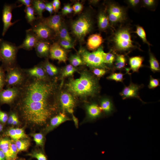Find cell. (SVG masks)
Here are the masks:
<instances>
[{
  "mask_svg": "<svg viewBox=\"0 0 160 160\" xmlns=\"http://www.w3.org/2000/svg\"><path fill=\"white\" fill-rule=\"evenodd\" d=\"M11 140L7 138L0 140V149L4 153L7 160H12L9 151V148Z\"/></svg>",
  "mask_w": 160,
  "mask_h": 160,
  "instance_id": "obj_23",
  "label": "cell"
},
{
  "mask_svg": "<svg viewBox=\"0 0 160 160\" xmlns=\"http://www.w3.org/2000/svg\"><path fill=\"white\" fill-rule=\"evenodd\" d=\"M69 4H67L62 9V13L64 14H66L68 9L70 6Z\"/></svg>",
  "mask_w": 160,
  "mask_h": 160,
  "instance_id": "obj_53",
  "label": "cell"
},
{
  "mask_svg": "<svg viewBox=\"0 0 160 160\" xmlns=\"http://www.w3.org/2000/svg\"><path fill=\"white\" fill-rule=\"evenodd\" d=\"M28 72L31 76L37 78V79L44 80L45 78L44 72L43 69L39 67H35L29 69Z\"/></svg>",
  "mask_w": 160,
  "mask_h": 160,
  "instance_id": "obj_27",
  "label": "cell"
},
{
  "mask_svg": "<svg viewBox=\"0 0 160 160\" xmlns=\"http://www.w3.org/2000/svg\"><path fill=\"white\" fill-rule=\"evenodd\" d=\"M45 9L48 11L50 14L52 13L53 11V7L51 3L46 4Z\"/></svg>",
  "mask_w": 160,
  "mask_h": 160,
  "instance_id": "obj_48",
  "label": "cell"
},
{
  "mask_svg": "<svg viewBox=\"0 0 160 160\" xmlns=\"http://www.w3.org/2000/svg\"><path fill=\"white\" fill-rule=\"evenodd\" d=\"M52 5L53 7V11L55 12H57V5L56 0H54L52 1Z\"/></svg>",
  "mask_w": 160,
  "mask_h": 160,
  "instance_id": "obj_55",
  "label": "cell"
},
{
  "mask_svg": "<svg viewBox=\"0 0 160 160\" xmlns=\"http://www.w3.org/2000/svg\"><path fill=\"white\" fill-rule=\"evenodd\" d=\"M17 51L16 46L8 42L1 39L0 56L6 63L10 64L15 60Z\"/></svg>",
  "mask_w": 160,
  "mask_h": 160,
  "instance_id": "obj_6",
  "label": "cell"
},
{
  "mask_svg": "<svg viewBox=\"0 0 160 160\" xmlns=\"http://www.w3.org/2000/svg\"><path fill=\"white\" fill-rule=\"evenodd\" d=\"M17 91L15 88H9L0 92V101L3 103L11 102L16 97Z\"/></svg>",
  "mask_w": 160,
  "mask_h": 160,
  "instance_id": "obj_16",
  "label": "cell"
},
{
  "mask_svg": "<svg viewBox=\"0 0 160 160\" xmlns=\"http://www.w3.org/2000/svg\"><path fill=\"white\" fill-rule=\"evenodd\" d=\"M103 42V39L99 34H94L90 35L88 38L87 45L88 49L93 50L100 47Z\"/></svg>",
  "mask_w": 160,
  "mask_h": 160,
  "instance_id": "obj_17",
  "label": "cell"
},
{
  "mask_svg": "<svg viewBox=\"0 0 160 160\" xmlns=\"http://www.w3.org/2000/svg\"><path fill=\"white\" fill-rule=\"evenodd\" d=\"M66 86L68 92L75 97L82 99L95 97L100 90L97 79L87 72L82 73L78 78L71 79Z\"/></svg>",
  "mask_w": 160,
  "mask_h": 160,
  "instance_id": "obj_2",
  "label": "cell"
},
{
  "mask_svg": "<svg viewBox=\"0 0 160 160\" xmlns=\"http://www.w3.org/2000/svg\"><path fill=\"white\" fill-rule=\"evenodd\" d=\"M126 62L125 56L122 54L117 55L116 57L113 71L121 70L125 68Z\"/></svg>",
  "mask_w": 160,
  "mask_h": 160,
  "instance_id": "obj_24",
  "label": "cell"
},
{
  "mask_svg": "<svg viewBox=\"0 0 160 160\" xmlns=\"http://www.w3.org/2000/svg\"><path fill=\"white\" fill-rule=\"evenodd\" d=\"M45 68L47 73L50 76L56 75L58 72V70L56 67L49 62L46 63Z\"/></svg>",
  "mask_w": 160,
  "mask_h": 160,
  "instance_id": "obj_36",
  "label": "cell"
},
{
  "mask_svg": "<svg viewBox=\"0 0 160 160\" xmlns=\"http://www.w3.org/2000/svg\"><path fill=\"white\" fill-rule=\"evenodd\" d=\"M27 20L29 23H32L36 19L34 15V9L31 6L26 7L25 9Z\"/></svg>",
  "mask_w": 160,
  "mask_h": 160,
  "instance_id": "obj_31",
  "label": "cell"
},
{
  "mask_svg": "<svg viewBox=\"0 0 160 160\" xmlns=\"http://www.w3.org/2000/svg\"><path fill=\"white\" fill-rule=\"evenodd\" d=\"M27 155L32 158H36L37 160H48L44 153L40 151H34Z\"/></svg>",
  "mask_w": 160,
  "mask_h": 160,
  "instance_id": "obj_32",
  "label": "cell"
},
{
  "mask_svg": "<svg viewBox=\"0 0 160 160\" xmlns=\"http://www.w3.org/2000/svg\"><path fill=\"white\" fill-rule=\"evenodd\" d=\"M4 84V75L3 72L0 69V91L2 89Z\"/></svg>",
  "mask_w": 160,
  "mask_h": 160,
  "instance_id": "obj_47",
  "label": "cell"
},
{
  "mask_svg": "<svg viewBox=\"0 0 160 160\" xmlns=\"http://www.w3.org/2000/svg\"><path fill=\"white\" fill-rule=\"evenodd\" d=\"M127 1L131 6L135 7L139 3L140 1L139 0H129Z\"/></svg>",
  "mask_w": 160,
  "mask_h": 160,
  "instance_id": "obj_52",
  "label": "cell"
},
{
  "mask_svg": "<svg viewBox=\"0 0 160 160\" xmlns=\"http://www.w3.org/2000/svg\"><path fill=\"white\" fill-rule=\"evenodd\" d=\"M28 31H32L34 33L39 39L42 40L50 38L52 36L53 31L42 22L40 23Z\"/></svg>",
  "mask_w": 160,
  "mask_h": 160,
  "instance_id": "obj_9",
  "label": "cell"
},
{
  "mask_svg": "<svg viewBox=\"0 0 160 160\" xmlns=\"http://www.w3.org/2000/svg\"><path fill=\"white\" fill-rule=\"evenodd\" d=\"M73 11L75 13H77L81 11L83 9L82 4L79 2L75 3L72 7Z\"/></svg>",
  "mask_w": 160,
  "mask_h": 160,
  "instance_id": "obj_45",
  "label": "cell"
},
{
  "mask_svg": "<svg viewBox=\"0 0 160 160\" xmlns=\"http://www.w3.org/2000/svg\"><path fill=\"white\" fill-rule=\"evenodd\" d=\"M108 13L109 21L113 25L121 23L125 20V11L116 4H112L109 5Z\"/></svg>",
  "mask_w": 160,
  "mask_h": 160,
  "instance_id": "obj_7",
  "label": "cell"
},
{
  "mask_svg": "<svg viewBox=\"0 0 160 160\" xmlns=\"http://www.w3.org/2000/svg\"><path fill=\"white\" fill-rule=\"evenodd\" d=\"M160 85L158 79L153 78L151 76H150L149 83L148 87L149 89H154Z\"/></svg>",
  "mask_w": 160,
  "mask_h": 160,
  "instance_id": "obj_42",
  "label": "cell"
},
{
  "mask_svg": "<svg viewBox=\"0 0 160 160\" xmlns=\"http://www.w3.org/2000/svg\"><path fill=\"white\" fill-rule=\"evenodd\" d=\"M3 128V127L2 125L0 123V132L2 130Z\"/></svg>",
  "mask_w": 160,
  "mask_h": 160,
  "instance_id": "obj_59",
  "label": "cell"
},
{
  "mask_svg": "<svg viewBox=\"0 0 160 160\" xmlns=\"http://www.w3.org/2000/svg\"><path fill=\"white\" fill-rule=\"evenodd\" d=\"M143 2L145 6L148 7L153 6L155 3V1L154 0H144Z\"/></svg>",
  "mask_w": 160,
  "mask_h": 160,
  "instance_id": "obj_49",
  "label": "cell"
},
{
  "mask_svg": "<svg viewBox=\"0 0 160 160\" xmlns=\"http://www.w3.org/2000/svg\"><path fill=\"white\" fill-rule=\"evenodd\" d=\"M92 22L89 17L84 15L80 16L72 25L74 34L79 39H82L91 30Z\"/></svg>",
  "mask_w": 160,
  "mask_h": 160,
  "instance_id": "obj_5",
  "label": "cell"
},
{
  "mask_svg": "<svg viewBox=\"0 0 160 160\" xmlns=\"http://www.w3.org/2000/svg\"><path fill=\"white\" fill-rule=\"evenodd\" d=\"M102 111L107 114H111L115 111V108L111 100L109 98H105L100 101V106Z\"/></svg>",
  "mask_w": 160,
  "mask_h": 160,
  "instance_id": "obj_21",
  "label": "cell"
},
{
  "mask_svg": "<svg viewBox=\"0 0 160 160\" xmlns=\"http://www.w3.org/2000/svg\"><path fill=\"white\" fill-rule=\"evenodd\" d=\"M56 2L57 5V9L58 10L60 6V2L59 0H56Z\"/></svg>",
  "mask_w": 160,
  "mask_h": 160,
  "instance_id": "obj_57",
  "label": "cell"
},
{
  "mask_svg": "<svg viewBox=\"0 0 160 160\" xmlns=\"http://www.w3.org/2000/svg\"><path fill=\"white\" fill-rule=\"evenodd\" d=\"M8 118L7 114L0 110V121L3 123H5L7 121Z\"/></svg>",
  "mask_w": 160,
  "mask_h": 160,
  "instance_id": "obj_46",
  "label": "cell"
},
{
  "mask_svg": "<svg viewBox=\"0 0 160 160\" xmlns=\"http://www.w3.org/2000/svg\"><path fill=\"white\" fill-rule=\"evenodd\" d=\"M49 43L42 40L39 41L35 47L37 53L39 55L42 56L47 55L49 52Z\"/></svg>",
  "mask_w": 160,
  "mask_h": 160,
  "instance_id": "obj_22",
  "label": "cell"
},
{
  "mask_svg": "<svg viewBox=\"0 0 160 160\" xmlns=\"http://www.w3.org/2000/svg\"><path fill=\"white\" fill-rule=\"evenodd\" d=\"M22 77L20 72L15 69L11 70L7 76V82L9 85H15L22 81Z\"/></svg>",
  "mask_w": 160,
  "mask_h": 160,
  "instance_id": "obj_19",
  "label": "cell"
},
{
  "mask_svg": "<svg viewBox=\"0 0 160 160\" xmlns=\"http://www.w3.org/2000/svg\"><path fill=\"white\" fill-rule=\"evenodd\" d=\"M9 151L12 159L17 158V148L14 141L11 140L10 143Z\"/></svg>",
  "mask_w": 160,
  "mask_h": 160,
  "instance_id": "obj_39",
  "label": "cell"
},
{
  "mask_svg": "<svg viewBox=\"0 0 160 160\" xmlns=\"http://www.w3.org/2000/svg\"><path fill=\"white\" fill-rule=\"evenodd\" d=\"M71 65L73 67H76L82 65L84 63L81 58L79 55H73L70 58Z\"/></svg>",
  "mask_w": 160,
  "mask_h": 160,
  "instance_id": "obj_37",
  "label": "cell"
},
{
  "mask_svg": "<svg viewBox=\"0 0 160 160\" xmlns=\"http://www.w3.org/2000/svg\"><path fill=\"white\" fill-rule=\"evenodd\" d=\"M12 6L10 5L5 4L4 5L2 12V21L3 23V28L2 35L4 36L9 28L15 22L12 23L11 22L12 15Z\"/></svg>",
  "mask_w": 160,
  "mask_h": 160,
  "instance_id": "obj_12",
  "label": "cell"
},
{
  "mask_svg": "<svg viewBox=\"0 0 160 160\" xmlns=\"http://www.w3.org/2000/svg\"><path fill=\"white\" fill-rule=\"evenodd\" d=\"M70 119L65 114V112H63L52 117L50 120L49 126L46 129V131L49 132L62 123Z\"/></svg>",
  "mask_w": 160,
  "mask_h": 160,
  "instance_id": "obj_14",
  "label": "cell"
},
{
  "mask_svg": "<svg viewBox=\"0 0 160 160\" xmlns=\"http://www.w3.org/2000/svg\"><path fill=\"white\" fill-rule=\"evenodd\" d=\"M56 33H58L61 27L60 16L55 15L43 20L42 22Z\"/></svg>",
  "mask_w": 160,
  "mask_h": 160,
  "instance_id": "obj_13",
  "label": "cell"
},
{
  "mask_svg": "<svg viewBox=\"0 0 160 160\" xmlns=\"http://www.w3.org/2000/svg\"><path fill=\"white\" fill-rule=\"evenodd\" d=\"M59 44L63 48L65 49H69L73 48V46L71 42L69 41L61 39L59 41Z\"/></svg>",
  "mask_w": 160,
  "mask_h": 160,
  "instance_id": "obj_43",
  "label": "cell"
},
{
  "mask_svg": "<svg viewBox=\"0 0 160 160\" xmlns=\"http://www.w3.org/2000/svg\"><path fill=\"white\" fill-rule=\"evenodd\" d=\"M104 52L103 47H101L92 52H90L84 48H81L79 54L83 63L93 68L109 69L103 62Z\"/></svg>",
  "mask_w": 160,
  "mask_h": 160,
  "instance_id": "obj_3",
  "label": "cell"
},
{
  "mask_svg": "<svg viewBox=\"0 0 160 160\" xmlns=\"http://www.w3.org/2000/svg\"><path fill=\"white\" fill-rule=\"evenodd\" d=\"M116 56L114 54L110 52L103 53V60L104 63L111 65L115 61Z\"/></svg>",
  "mask_w": 160,
  "mask_h": 160,
  "instance_id": "obj_33",
  "label": "cell"
},
{
  "mask_svg": "<svg viewBox=\"0 0 160 160\" xmlns=\"http://www.w3.org/2000/svg\"><path fill=\"white\" fill-rule=\"evenodd\" d=\"M0 159L1 160H7L6 156L4 153L0 149Z\"/></svg>",
  "mask_w": 160,
  "mask_h": 160,
  "instance_id": "obj_54",
  "label": "cell"
},
{
  "mask_svg": "<svg viewBox=\"0 0 160 160\" xmlns=\"http://www.w3.org/2000/svg\"><path fill=\"white\" fill-rule=\"evenodd\" d=\"M143 58L140 56H135L131 57L129 59V68H125L126 73L129 74V71L131 70L133 73L138 72L140 68L143 65Z\"/></svg>",
  "mask_w": 160,
  "mask_h": 160,
  "instance_id": "obj_15",
  "label": "cell"
},
{
  "mask_svg": "<svg viewBox=\"0 0 160 160\" xmlns=\"http://www.w3.org/2000/svg\"><path fill=\"white\" fill-rule=\"evenodd\" d=\"M19 123V121L17 117V116L13 121L12 125H16L18 124Z\"/></svg>",
  "mask_w": 160,
  "mask_h": 160,
  "instance_id": "obj_56",
  "label": "cell"
},
{
  "mask_svg": "<svg viewBox=\"0 0 160 160\" xmlns=\"http://www.w3.org/2000/svg\"><path fill=\"white\" fill-rule=\"evenodd\" d=\"M135 33L142 39L143 42L150 46V44L147 39L145 32L142 27L139 25L137 26Z\"/></svg>",
  "mask_w": 160,
  "mask_h": 160,
  "instance_id": "obj_30",
  "label": "cell"
},
{
  "mask_svg": "<svg viewBox=\"0 0 160 160\" xmlns=\"http://www.w3.org/2000/svg\"><path fill=\"white\" fill-rule=\"evenodd\" d=\"M15 140L19 139L27 138L28 136L25 134L23 128H15Z\"/></svg>",
  "mask_w": 160,
  "mask_h": 160,
  "instance_id": "obj_40",
  "label": "cell"
},
{
  "mask_svg": "<svg viewBox=\"0 0 160 160\" xmlns=\"http://www.w3.org/2000/svg\"><path fill=\"white\" fill-rule=\"evenodd\" d=\"M44 80L37 78L28 84L20 102L22 115L26 121L40 126L46 122L56 109L55 86Z\"/></svg>",
  "mask_w": 160,
  "mask_h": 160,
  "instance_id": "obj_1",
  "label": "cell"
},
{
  "mask_svg": "<svg viewBox=\"0 0 160 160\" xmlns=\"http://www.w3.org/2000/svg\"><path fill=\"white\" fill-rule=\"evenodd\" d=\"M113 39L115 49L117 51H128L135 47L128 28H123L119 29L115 33Z\"/></svg>",
  "mask_w": 160,
  "mask_h": 160,
  "instance_id": "obj_4",
  "label": "cell"
},
{
  "mask_svg": "<svg viewBox=\"0 0 160 160\" xmlns=\"http://www.w3.org/2000/svg\"><path fill=\"white\" fill-rule=\"evenodd\" d=\"M49 52L51 59L60 62L65 63L67 59L65 50L57 43H54L50 47Z\"/></svg>",
  "mask_w": 160,
  "mask_h": 160,
  "instance_id": "obj_11",
  "label": "cell"
},
{
  "mask_svg": "<svg viewBox=\"0 0 160 160\" xmlns=\"http://www.w3.org/2000/svg\"><path fill=\"white\" fill-rule=\"evenodd\" d=\"M0 58H1L0 56Z\"/></svg>",
  "mask_w": 160,
  "mask_h": 160,
  "instance_id": "obj_61",
  "label": "cell"
},
{
  "mask_svg": "<svg viewBox=\"0 0 160 160\" xmlns=\"http://www.w3.org/2000/svg\"><path fill=\"white\" fill-rule=\"evenodd\" d=\"M60 101L63 112L66 111L70 113H73L75 100L71 94L67 92H62L60 96Z\"/></svg>",
  "mask_w": 160,
  "mask_h": 160,
  "instance_id": "obj_10",
  "label": "cell"
},
{
  "mask_svg": "<svg viewBox=\"0 0 160 160\" xmlns=\"http://www.w3.org/2000/svg\"><path fill=\"white\" fill-rule=\"evenodd\" d=\"M124 74L121 72L119 73L113 72L107 77V79L115 81L116 82H123Z\"/></svg>",
  "mask_w": 160,
  "mask_h": 160,
  "instance_id": "obj_34",
  "label": "cell"
},
{
  "mask_svg": "<svg viewBox=\"0 0 160 160\" xmlns=\"http://www.w3.org/2000/svg\"><path fill=\"white\" fill-rule=\"evenodd\" d=\"M33 8L40 17L42 16L43 12L45 9V5L43 1L39 0L32 1Z\"/></svg>",
  "mask_w": 160,
  "mask_h": 160,
  "instance_id": "obj_29",
  "label": "cell"
},
{
  "mask_svg": "<svg viewBox=\"0 0 160 160\" xmlns=\"http://www.w3.org/2000/svg\"><path fill=\"white\" fill-rule=\"evenodd\" d=\"M149 52L150 68L151 71L154 73L159 72L160 67L158 60L150 50H149Z\"/></svg>",
  "mask_w": 160,
  "mask_h": 160,
  "instance_id": "obj_26",
  "label": "cell"
},
{
  "mask_svg": "<svg viewBox=\"0 0 160 160\" xmlns=\"http://www.w3.org/2000/svg\"><path fill=\"white\" fill-rule=\"evenodd\" d=\"M98 21L99 27L101 30H105L108 26L109 20L108 17L104 12H101L99 14Z\"/></svg>",
  "mask_w": 160,
  "mask_h": 160,
  "instance_id": "obj_28",
  "label": "cell"
},
{
  "mask_svg": "<svg viewBox=\"0 0 160 160\" xmlns=\"http://www.w3.org/2000/svg\"><path fill=\"white\" fill-rule=\"evenodd\" d=\"M14 141L16 146L18 153L27 150L30 144V140L27 138L20 139Z\"/></svg>",
  "mask_w": 160,
  "mask_h": 160,
  "instance_id": "obj_25",
  "label": "cell"
},
{
  "mask_svg": "<svg viewBox=\"0 0 160 160\" xmlns=\"http://www.w3.org/2000/svg\"><path fill=\"white\" fill-rule=\"evenodd\" d=\"M76 71V69L72 65H68L63 69L62 73V77L64 78L71 76Z\"/></svg>",
  "mask_w": 160,
  "mask_h": 160,
  "instance_id": "obj_35",
  "label": "cell"
},
{
  "mask_svg": "<svg viewBox=\"0 0 160 160\" xmlns=\"http://www.w3.org/2000/svg\"><path fill=\"white\" fill-rule=\"evenodd\" d=\"M142 85L133 83L131 80L129 85L125 86L122 90L120 92L119 95L123 100L132 98H135L139 99L143 103H146L140 98L139 95V90Z\"/></svg>",
  "mask_w": 160,
  "mask_h": 160,
  "instance_id": "obj_8",
  "label": "cell"
},
{
  "mask_svg": "<svg viewBox=\"0 0 160 160\" xmlns=\"http://www.w3.org/2000/svg\"><path fill=\"white\" fill-rule=\"evenodd\" d=\"M58 33L61 39L67 40L72 42V39L66 28L61 27Z\"/></svg>",
  "mask_w": 160,
  "mask_h": 160,
  "instance_id": "obj_38",
  "label": "cell"
},
{
  "mask_svg": "<svg viewBox=\"0 0 160 160\" xmlns=\"http://www.w3.org/2000/svg\"><path fill=\"white\" fill-rule=\"evenodd\" d=\"M14 159L12 160H24L23 159Z\"/></svg>",
  "mask_w": 160,
  "mask_h": 160,
  "instance_id": "obj_60",
  "label": "cell"
},
{
  "mask_svg": "<svg viewBox=\"0 0 160 160\" xmlns=\"http://www.w3.org/2000/svg\"><path fill=\"white\" fill-rule=\"evenodd\" d=\"M0 160H1V159H0Z\"/></svg>",
  "mask_w": 160,
  "mask_h": 160,
  "instance_id": "obj_62",
  "label": "cell"
},
{
  "mask_svg": "<svg viewBox=\"0 0 160 160\" xmlns=\"http://www.w3.org/2000/svg\"><path fill=\"white\" fill-rule=\"evenodd\" d=\"M39 41V39L34 34L28 33L22 44L19 47L29 50L35 47Z\"/></svg>",
  "mask_w": 160,
  "mask_h": 160,
  "instance_id": "obj_18",
  "label": "cell"
},
{
  "mask_svg": "<svg viewBox=\"0 0 160 160\" xmlns=\"http://www.w3.org/2000/svg\"><path fill=\"white\" fill-rule=\"evenodd\" d=\"M17 116L15 113H12L8 117L7 121L8 123L9 124H12L13 121Z\"/></svg>",
  "mask_w": 160,
  "mask_h": 160,
  "instance_id": "obj_50",
  "label": "cell"
},
{
  "mask_svg": "<svg viewBox=\"0 0 160 160\" xmlns=\"http://www.w3.org/2000/svg\"><path fill=\"white\" fill-rule=\"evenodd\" d=\"M87 109L88 115L92 119H95L99 117L102 111L100 106L95 103L88 105Z\"/></svg>",
  "mask_w": 160,
  "mask_h": 160,
  "instance_id": "obj_20",
  "label": "cell"
},
{
  "mask_svg": "<svg viewBox=\"0 0 160 160\" xmlns=\"http://www.w3.org/2000/svg\"><path fill=\"white\" fill-rule=\"evenodd\" d=\"M33 140L38 146H42L43 145L44 137L41 133H36L32 135Z\"/></svg>",
  "mask_w": 160,
  "mask_h": 160,
  "instance_id": "obj_41",
  "label": "cell"
},
{
  "mask_svg": "<svg viewBox=\"0 0 160 160\" xmlns=\"http://www.w3.org/2000/svg\"><path fill=\"white\" fill-rule=\"evenodd\" d=\"M19 1L26 7L31 6L32 3V1L30 0H20Z\"/></svg>",
  "mask_w": 160,
  "mask_h": 160,
  "instance_id": "obj_51",
  "label": "cell"
},
{
  "mask_svg": "<svg viewBox=\"0 0 160 160\" xmlns=\"http://www.w3.org/2000/svg\"><path fill=\"white\" fill-rule=\"evenodd\" d=\"M73 11V9L72 7L70 6L68 9L67 14L71 13Z\"/></svg>",
  "mask_w": 160,
  "mask_h": 160,
  "instance_id": "obj_58",
  "label": "cell"
},
{
  "mask_svg": "<svg viewBox=\"0 0 160 160\" xmlns=\"http://www.w3.org/2000/svg\"><path fill=\"white\" fill-rule=\"evenodd\" d=\"M92 72L97 77L100 78L105 75L106 73V71L105 69L95 68H94Z\"/></svg>",
  "mask_w": 160,
  "mask_h": 160,
  "instance_id": "obj_44",
  "label": "cell"
}]
</instances>
